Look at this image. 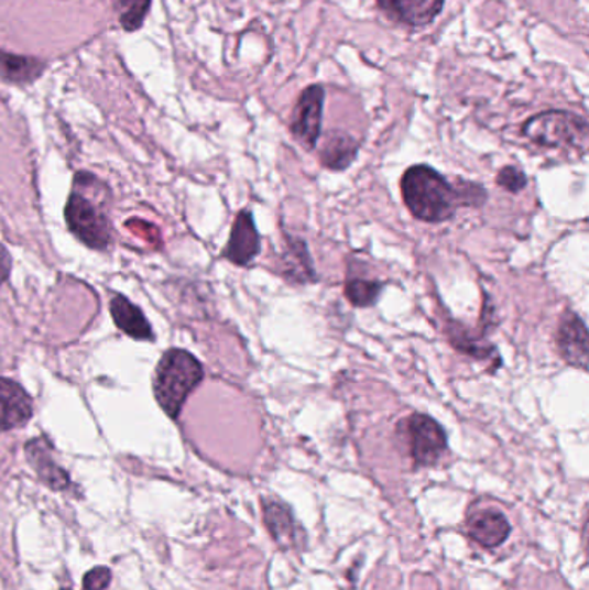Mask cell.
<instances>
[{
	"label": "cell",
	"mask_w": 589,
	"mask_h": 590,
	"mask_svg": "<svg viewBox=\"0 0 589 590\" xmlns=\"http://www.w3.org/2000/svg\"><path fill=\"white\" fill-rule=\"evenodd\" d=\"M358 144L346 133H330L329 139L321 149L320 161L325 168L332 172H342L349 168L357 157Z\"/></svg>",
	"instance_id": "obj_15"
},
{
	"label": "cell",
	"mask_w": 589,
	"mask_h": 590,
	"mask_svg": "<svg viewBox=\"0 0 589 590\" xmlns=\"http://www.w3.org/2000/svg\"><path fill=\"white\" fill-rule=\"evenodd\" d=\"M260 233L254 225L253 215L249 211L239 212L233 221L229 243L223 251L225 258L237 266H248L260 254Z\"/></svg>",
	"instance_id": "obj_7"
},
{
	"label": "cell",
	"mask_w": 589,
	"mask_h": 590,
	"mask_svg": "<svg viewBox=\"0 0 589 590\" xmlns=\"http://www.w3.org/2000/svg\"><path fill=\"white\" fill-rule=\"evenodd\" d=\"M467 534L482 547H497L509 537L510 523L498 510L473 511L467 520Z\"/></svg>",
	"instance_id": "obj_10"
},
{
	"label": "cell",
	"mask_w": 589,
	"mask_h": 590,
	"mask_svg": "<svg viewBox=\"0 0 589 590\" xmlns=\"http://www.w3.org/2000/svg\"><path fill=\"white\" fill-rule=\"evenodd\" d=\"M445 0H379L391 18L412 26H424L441 12Z\"/></svg>",
	"instance_id": "obj_12"
},
{
	"label": "cell",
	"mask_w": 589,
	"mask_h": 590,
	"mask_svg": "<svg viewBox=\"0 0 589 590\" xmlns=\"http://www.w3.org/2000/svg\"><path fill=\"white\" fill-rule=\"evenodd\" d=\"M557 346L561 358L570 367L588 368V330L585 321L574 313H566L557 331Z\"/></svg>",
	"instance_id": "obj_8"
},
{
	"label": "cell",
	"mask_w": 589,
	"mask_h": 590,
	"mask_svg": "<svg viewBox=\"0 0 589 590\" xmlns=\"http://www.w3.org/2000/svg\"><path fill=\"white\" fill-rule=\"evenodd\" d=\"M44 72V64L32 57L14 56L0 51V78L12 84H26L35 80Z\"/></svg>",
	"instance_id": "obj_17"
},
{
	"label": "cell",
	"mask_w": 589,
	"mask_h": 590,
	"mask_svg": "<svg viewBox=\"0 0 589 590\" xmlns=\"http://www.w3.org/2000/svg\"><path fill=\"white\" fill-rule=\"evenodd\" d=\"M410 456L417 467H433L448 449L445 428L429 415H415L406 418Z\"/></svg>",
	"instance_id": "obj_5"
},
{
	"label": "cell",
	"mask_w": 589,
	"mask_h": 590,
	"mask_svg": "<svg viewBox=\"0 0 589 590\" xmlns=\"http://www.w3.org/2000/svg\"><path fill=\"white\" fill-rule=\"evenodd\" d=\"M497 182L503 190L517 194V192L524 190L525 185H527V176L515 166H505L498 173Z\"/></svg>",
	"instance_id": "obj_20"
},
{
	"label": "cell",
	"mask_w": 589,
	"mask_h": 590,
	"mask_svg": "<svg viewBox=\"0 0 589 590\" xmlns=\"http://www.w3.org/2000/svg\"><path fill=\"white\" fill-rule=\"evenodd\" d=\"M401 194L410 212L425 223H443L460 206H481L486 200V190L481 185L455 187L427 164L406 170L401 178Z\"/></svg>",
	"instance_id": "obj_1"
},
{
	"label": "cell",
	"mask_w": 589,
	"mask_h": 590,
	"mask_svg": "<svg viewBox=\"0 0 589 590\" xmlns=\"http://www.w3.org/2000/svg\"><path fill=\"white\" fill-rule=\"evenodd\" d=\"M11 273V255H9L8 249L0 243V285L4 284Z\"/></svg>",
	"instance_id": "obj_22"
},
{
	"label": "cell",
	"mask_w": 589,
	"mask_h": 590,
	"mask_svg": "<svg viewBox=\"0 0 589 590\" xmlns=\"http://www.w3.org/2000/svg\"><path fill=\"white\" fill-rule=\"evenodd\" d=\"M111 583V571L108 568H94L84 577L81 590H105Z\"/></svg>",
	"instance_id": "obj_21"
},
{
	"label": "cell",
	"mask_w": 589,
	"mask_h": 590,
	"mask_svg": "<svg viewBox=\"0 0 589 590\" xmlns=\"http://www.w3.org/2000/svg\"><path fill=\"white\" fill-rule=\"evenodd\" d=\"M121 9V24L127 32L141 29L145 14L151 8V0H118Z\"/></svg>",
	"instance_id": "obj_19"
},
{
	"label": "cell",
	"mask_w": 589,
	"mask_h": 590,
	"mask_svg": "<svg viewBox=\"0 0 589 590\" xmlns=\"http://www.w3.org/2000/svg\"><path fill=\"white\" fill-rule=\"evenodd\" d=\"M89 173H80L75 178V188L66 204V223L69 232L85 245L92 249H106L111 242V221L105 204L94 203L92 185Z\"/></svg>",
	"instance_id": "obj_3"
},
{
	"label": "cell",
	"mask_w": 589,
	"mask_h": 590,
	"mask_svg": "<svg viewBox=\"0 0 589 590\" xmlns=\"http://www.w3.org/2000/svg\"><path fill=\"white\" fill-rule=\"evenodd\" d=\"M111 315L114 324L127 336L135 340H153L154 331L149 325L144 313L130 303L123 295H114L111 299Z\"/></svg>",
	"instance_id": "obj_14"
},
{
	"label": "cell",
	"mask_w": 589,
	"mask_h": 590,
	"mask_svg": "<svg viewBox=\"0 0 589 590\" xmlns=\"http://www.w3.org/2000/svg\"><path fill=\"white\" fill-rule=\"evenodd\" d=\"M61 590H69V589H61Z\"/></svg>",
	"instance_id": "obj_23"
},
{
	"label": "cell",
	"mask_w": 589,
	"mask_h": 590,
	"mask_svg": "<svg viewBox=\"0 0 589 590\" xmlns=\"http://www.w3.org/2000/svg\"><path fill=\"white\" fill-rule=\"evenodd\" d=\"M324 88L318 85L306 88L297 100L291 121V132L303 148L315 149L321 130V109H324Z\"/></svg>",
	"instance_id": "obj_6"
},
{
	"label": "cell",
	"mask_w": 589,
	"mask_h": 590,
	"mask_svg": "<svg viewBox=\"0 0 589 590\" xmlns=\"http://www.w3.org/2000/svg\"><path fill=\"white\" fill-rule=\"evenodd\" d=\"M32 415V400L20 383L0 379V430L23 427Z\"/></svg>",
	"instance_id": "obj_9"
},
{
	"label": "cell",
	"mask_w": 589,
	"mask_h": 590,
	"mask_svg": "<svg viewBox=\"0 0 589 590\" xmlns=\"http://www.w3.org/2000/svg\"><path fill=\"white\" fill-rule=\"evenodd\" d=\"M263 504H265L266 527H269L270 534L277 543L290 546L297 538L296 525H294L290 507L279 503L275 499H269V501L265 499Z\"/></svg>",
	"instance_id": "obj_16"
},
{
	"label": "cell",
	"mask_w": 589,
	"mask_h": 590,
	"mask_svg": "<svg viewBox=\"0 0 589 590\" xmlns=\"http://www.w3.org/2000/svg\"><path fill=\"white\" fill-rule=\"evenodd\" d=\"M26 456L32 467L35 468L36 474L41 477L42 482L53 489V491H65L68 489L69 480L68 473H66L59 465L54 463L53 456H51V446H48L45 439H35L32 442L26 444Z\"/></svg>",
	"instance_id": "obj_13"
},
{
	"label": "cell",
	"mask_w": 589,
	"mask_h": 590,
	"mask_svg": "<svg viewBox=\"0 0 589 590\" xmlns=\"http://www.w3.org/2000/svg\"><path fill=\"white\" fill-rule=\"evenodd\" d=\"M524 135L534 144L545 148L585 149L588 144V124L572 112H542L524 124Z\"/></svg>",
	"instance_id": "obj_4"
},
{
	"label": "cell",
	"mask_w": 589,
	"mask_h": 590,
	"mask_svg": "<svg viewBox=\"0 0 589 590\" xmlns=\"http://www.w3.org/2000/svg\"><path fill=\"white\" fill-rule=\"evenodd\" d=\"M279 267H282L284 278L296 284H312L317 280L315 264L306 243L291 236H285V251L279 258Z\"/></svg>",
	"instance_id": "obj_11"
},
{
	"label": "cell",
	"mask_w": 589,
	"mask_h": 590,
	"mask_svg": "<svg viewBox=\"0 0 589 590\" xmlns=\"http://www.w3.org/2000/svg\"><path fill=\"white\" fill-rule=\"evenodd\" d=\"M205 379L203 364L184 349L165 352L154 373V395L161 409L172 419L181 415L185 401Z\"/></svg>",
	"instance_id": "obj_2"
},
{
	"label": "cell",
	"mask_w": 589,
	"mask_h": 590,
	"mask_svg": "<svg viewBox=\"0 0 589 590\" xmlns=\"http://www.w3.org/2000/svg\"><path fill=\"white\" fill-rule=\"evenodd\" d=\"M384 284L379 280L363 278V276H348L346 282V297L357 307H370L378 303Z\"/></svg>",
	"instance_id": "obj_18"
}]
</instances>
